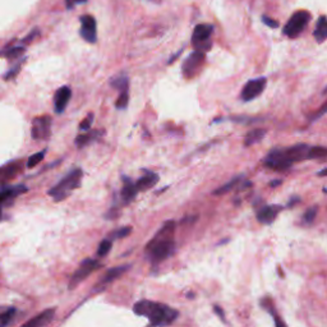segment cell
Segmentation results:
<instances>
[{
  "label": "cell",
  "mask_w": 327,
  "mask_h": 327,
  "mask_svg": "<svg viewBox=\"0 0 327 327\" xmlns=\"http://www.w3.org/2000/svg\"><path fill=\"white\" fill-rule=\"evenodd\" d=\"M175 221L169 220L162 224L150 242L147 243L144 253L152 265H159L170 258L175 252Z\"/></svg>",
  "instance_id": "cell-1"
},
{
  "label": "cell",
  "mask_w": 327,
  "mask_h": 327,
  "mask_svg": "<svg viewBox=\"0 0 327 327\" xmlns=\"http://www.w3.org/2000/svg\"><path fill=\"white\" fill-rule=\"evenodd\" d=\"M133 311L136 315L148 320V327H168L174 324L179 317V312L173 307L147 299L136 303Z\"/></svg>",
  "instance_id": "cell-2"
},
{
  "label": "cell",
  "mask_w": 327,
  "mask_h": 327,
  "mask_svg": "<svg viewBox=\"0 0 327 327\" xmlns=\"http://www.w3.org/2000/svg\"><path fill=\"white\" fill-rule=\"evenodd\" d=\"M83 171L82 169H74V170L69 171L58 184L52 187L51 189L49 190V196L55 199L56 202L63 201L67 198L74 189L80 188L81 181H82Z\"/></svg>",
  "instance_id": "cell-3"
},
{
  "label": "cell",
  "mask_w": 327,
  "mask_h": 327,
  "mask_svg": "<svg viewBox=\"0 0 327 327\" xmlns=\"http://www.w3.org/2000/svg\"><path fill=\"white\" fill-rule=\"evenodd\" d=\"M311 21V13L308 10H298L290 17V19L284 26V34L290 39L298 37L306 30Z\"/></svg>",
  "instance_id": "cell-4"
},
{
  "label": "cell",
  "mask_w": 327,
  "mask_h": 327,
  "mask_svg": "<svg viewBox=\"0 0 327 327\" xmlns=\"http://www.w3.org/2000/svg\"><path fill=\"white\" fill-rule=\"evenodd\" d=\"M263 165L271 169V170L285 171L290 168L293 164H291L289 157H287L286 151L281 150V148H275V150L270 151L267 153V156L265 157V161H263Z\"/></svg>",
  "instance_id": "cell-5"
},
{
  "label": "cell",
  "mask_w": 327,
  "mask_h": 327,
  "mask_svg": "<svg viewBox=\"0 0 327 327\" xmlns=\"http://www.w3.org/2000/svg\"><path fill=\"white\" fill-rule=\"evenodd\" d=\"M214 34V26L208 23H202V25L196 26L192 35V45L194 47H198V51H202V49H210L211 44L208 43Z\"/></svg>",
  "instance_id": "cell-6"
},
{
  "label": "cell",
  "mask_w": 327,
  "mask_h": 327,
  "mask_svg": "<svg viewBox=\"0 0 327 327\" xmlns=\"http://www.w3.org/2000/svg\"><path fill=\"white\" fill-rule=\"evenodd\" d=\"M31 135H32V138L36 140V141H39V140H43V141L49 140L50 136H51V118L49 115L36 116L32 120Z\"/></svg>",
  "instance_id": "cell-7"
},
{
  "label": "cell",
  "mask_w": 327,
  "mask_h": 327,
  "mask_svg": "<svg viewBox=\"0 0 327 327\" xmlns=\"http://www.w3.org/2000/svg\"><path fill=\"white\" fill-rule=\"evenodd\" d=\"M101 267V263L97 260H92V258H87L81 263V266L76 270L73 275H72L71 282H69V289H73L77 285L80 284L81 281L86 280L89 278L90 274L96 271L97 269Z\"/></svg>",
  "instance_id": "cell-8"
},
{
  "label": "cell",
  "mask_w": 327,
  "mask_h": 327,
  "mask_svg": "<svg viewBox=\"0 0 327 327\" xmlns=\"http://www.w3.org/2000/svg\"><path fill=\"white\" fill-rule=\"evenodd\" d=\"M266 85H267V80L265 77H258L256 80H251L249 82L245 83V86L243 87L240 97H242L243 101L254 100V98L258 97V96L265 91Z\"/></svg>",
  "instance_id": "cell-9"
},
{
  "label": "cell",
  "mask_w": 327,
  "mask_h": 327,
  "mask_svg": "<svg viewBox=\"0 0 327 327\" xmlns=\"http://www.w3.org/2000/svg\"><path fill=\"white\" fill-rule=\"evenodd\" d=\"M203 61H205V52L198 51V50L192 52L183 63V67H182L183 76L186 77V78H192V77H194V74L199 71V68L203 64Z\"/></svg>",
  "instance_id": "cell-10"
},
{
  "label": "cell",
  "mask_w": 327,
  "mask_h": 327,
  "mask_svg": "<svg viewBox=\"0 0 327 327\" xmlns=\"http://www.w3.org/2000/svg\"><path fill=\"white\" fill-rule=\"evenodd\" d=\"M81 31L80 34L85 41L90 44H95L97 40V26L96 19L90 14H85L81 17Z\"/></svg>",
  "instance_id": "cell-11"
},
{
  "label": "cell",
  "mask_w": 327,
  "mask_h": 327,
  "mask_svg": "<svg viewBox=\"0 0 327 327\" xmlns=\"http://www.w3.org/2000/svg\"><path fill=\"white\" fill-rule=\"evenodd\" d=\"M22 166L23 164L21 160H14V161H10L5 165L0 166V184H5L14 179L22 171Z\"/></svg>",
  "instance_id": "cell-12"
},
{
  "label": "cell",
  "mask_w": 327,
  "mask_h": 327,
  "mask_svg": "<svg viewBox=\"0 0 327 327\" xmlns=\"http://www.w3.org/2000/svg\"><path fill=\"white\" fill-rule=\"evenodd\" d=\"M281 211V206L279 205H266L257 210V220L261 224L270 225L276 220L279 212Z\"/></svg>",
  "instance_id": "cell-13"
},
{
  "label": "cell",
  "mask_w": 327,
  "mask_h": 327,
  "mask_svg": "<svg viewBox=\"0 0 327 327\" xmlns=\"http://www.w3.org/2000/svg\"><path fill=\"white\" fill-rule=\"evenodd\" d=\"M311 147L312 146H309V144L307 143H298L289 147V148H286L285 151H286V155L287 157H289V160H290V162L294 165L295 162H300L303 161V160H308Z\"/></svg>",
  "instance_id": "cell-14"
},
{
  "label": "cell",
  "mask_w": 327,
  "mask_h": 327,
  "mask_svg": "<svg viewBox=\"0 0 327 327\" xmlns=\"http://www.w3.org/2000/svg\"><path fill=\"white\" fill-rule=\"evenodd\" d=\"M72 97V90L68 86H63L58 91L55 92L54 96V110L56 114H61L65 110L68 102Z\"/></svg>",
  "instance_id": "cell-15"
},
{
  "label": "cell",
  "mask_w": 327,
  "mask_h": 327,
  "mask_svg": "<svg viewBox=\"0 0 327 327\" xmlns=\"http://www.w3.org/2000/svg\"><path fill=\"white\" fill-rule=\"evenodd\" d=\"M54 316H55V309L47 308L37 316H35L34 318L28 320L21 327H45L46 325L50 324L54 320Z\"/></svg>",
  "instance_id": "cell-16"
},
{
  "label": "cell",
  "mask_w": 327,
  "mask_h": 327,
  "mask_svg": "<svg viewBox=\"0 0 327 327\" xmlns=\"http://www.w3.org/2000/svg\"><path fill=\"white\" fill-rule=\"evenodd\" d=\"M159 182V175L153 171H144V174L142 175L137 182H136V188L138 192H144L147 189H151L152 187L156 186Z\"/></svg>",
  "instance_id": "cell-17"
},
{
  "label": "cell",
  "mask_w": 327,
  "mask_h": 327,
  "mask_svg": "<svg viewBox=\"0 0 327 327\" xmlns=\"http://www.w3.org/2000/svg\"><path fill=\"white\" fill-rule=\"evenodd\" d=\"M25 192H27V187L22 186V184L1 188V189H0V207H1V205L6 203V202L10 201V199H14L15 197Z\"/></svg>",
  "instance_id": "cell-18"
},
{
  "label": "cell",
  "mask_w": 327,
  "mask_h": 327,
  "mask_svg": "<svg viewBox=\"0 0 327 327\" xmlns=\"http://www.w3.org/2000/svg\"><path fill=\"white\" fill-rule=\"evenodd\" d=\"M123 188H122V201L124 205H129L133 199L137 196V188H136V184L127 177H123Z\"/></svg>",
  "instance_id": "cell-19"
},
{
  "label": "cell",
  "mask_w": 327,
  "mask_h": 327,
  "mask_svg": "<svg viewBox=\"0 0 327 327\" xmlns=\"http://www.w3.org/2000/svg\"><path fill=\"white\" fill-rule=\"evenodd\" d=\"M128 270H129V265H123V266L113 267V269H110L109 271L106 272V274H105L104 278H102V280H101V281L97 284V286H104V285L110 284V282H113L114 280H116L118 278H120V276H122L124 272L128 271Z\"/></svg>",
  "instance_id": "cell-20"
},
{
  "label": "cell",
  "mask_w": 327,
  "mask_h": 327,
  "mask_svg": "<svg viewBox=\"0 0 327 327\" xmlns=\"http://www.w3.org/2000/svg\"><path fill=\"white\" fill-rule=\"evenodd\" d=\"M26 51V47L23 45L13 46L10 44L4 47L3 50H0V56L1 58H6L8 60H15V59H21Z\"/></svg>",
  "instance_id": "cell-21"
},
{
  "label": "cell",
  "mask_w": 327,
  "mask_h": 327,
  "mask_svg": "<svg viewBox=\"0 0 327 327\" xmlns=\"http://www.w3.org/2000/svg\"><path fill=\"white\" fill-rule=\"evenodd\" d=\"M102 135H104V132L102 131H89L87 133L77 136L74 143H76L77 147L82 148V147L87 146V144H90L91 142H95L97 141V140H100Z\"/></svg>",
  "instance_id": "cell-22"
},
{
  "label": "cell",
  "mask_w": 327,
  "mask_h": 327,
  "mask_svg": "<svg viewBox=\"0 0 327 327\" xmlns=\"http://www.w3.org/2000/svg\"><path fill=\"white\" fill-rule=\"evenodd\" d=\"M267 131L263 128H257V129H252L245 135L244 137V146L249 147L253 146V144L258 143L263 140V137L266 136Z\"/></svg>",
  "instance_id": "cell-23"
},
{
  "label": "cell",
  "mask_w": 327,
  "mask_h": 327,
  "mask_svg": "<svg viewBox=\"0 0 327 327\" xmlns=\"http://www.w3.org/2000/svg\"><path fill=\"white\" fill-rule=\"evenodd\" d=\"M315 39L317 43H324L327 39V17L326 15H321L317 21V25L315 28Z\"/></svg>",
  "instance_id": "cell-24"
},
{
  "label": "cell",
  "mask_w": 327,
  "mask_h": 327,
  "mask_svg": "<svg viewBox=\"0 0 327 327\" xmlns=\"http://www.w3.org/2000/svg\"><path fill=\"white\" fill-rule=\"evenodd\" d=\"M110 85L119 92L127 91V90H129V78L126 74H119V76L111 78Z\"/></svg>",
  "instance_id": "cell-25"
},
{
  "label": "cell",
  "mask_w": 327,
  "mask_h": 327,
  "mask_svg": "<svg viewBox=\"0 0 327 327\" xmlns=\"http://www.w3.org/2000/svg\"><path fill=\"white\" fill-rule=\"evenodd\" d=\"M240 181H242V175L233 178L232 181H229L228 183L224 184V186L219 187V188H217V189L214 192V194H215V196H220V194H225V193L230 192L233 188H235V187L238 186L239 182H240Z\"/></svg>",
  "instance_id": "cell-26"
},
{
  "label": "cell",
  "mask_w": 327,
  "mask_h": 327,
  "mask_svg": "<svg viewBox=\"0 0 327 327\" xmlns=\"http://www.w3.org/2000/svg\"><path fill=\"white\" fill-rule=\"evenodd\" d=\"M325 157H327V148H326V147H320V146H315V147L312 146V147H311L308 160L325 159Z\"/></svg>",
  "instance_id": "cell-27"
},
{
  "label": "cell",
  "mask_w": 327,
  "mask_h": 327,
  "mask_svg": "<svg viewBox=\"0 0 327 327\" xmlns=\"http://www.w3.org/2000/svg\"><path fill=\"white\" fill-rule=\"evenodd\" d=\"M262 306L265 307V308H267V311H269V312L272 315L274 322H275V327H287L284 320H282V318L279 316V313L275 311V308H274V307H271V303H269L267 306H265V304H262Z\"/></svg>",
  "instance_id": "cell-28"
},
{
  "label": "cell",
  "mask_w": 327,
  "mask_h": 327,
  "mask_svg": "<svg viewBox=\"0 0 327 327\" xmlns=\"http://www.w3.org/2000/svg\"><path fill=\"white\" fill-rule=\"evenodd\" d=\"M128 102H129V90L119 92V97H118V100H116L115 102L116 109H119V110L126 109V107L128 106Z\"/></svg>",
  "instance_id": "cell-29"
},
{
  "label": "cell",
  "mask_w": 327,
  "mask_h": 327,
  "mask_svg": "<svg viewBox=\"0 0 327 327\" xmlns=\"http://www.w3.org/2000/svg\"><path fill=\"white\" fill-rule=\"evenodd\" d=\"M132 233V228L131 227H123L119 228V229H116L115 232H113L110 234V240L111 239H122L128 236L129 234Z\"/></svg>",
  "instance_id": "cell-30"
},
{
  "label": "cell",
  "mask_w": 327,
  "mask_h": 327,
  "mask_svg": "<svg viewBox=\"0 0 327 327\" xmlns=\"http://www.w3.org/2000/svg\"><path fill=\"white\" fill-rule=\"evenodd\" d=\"M318 212V207L317 206H313V207H309L304 215H303V221L306 224H312L315 221L316 216H317Z\"/></svg>",
  "instance_id": "cell-31"
},
{
  "label": "cell",
  "mask_w": 327,
  "mask_h": 327,
  "mask_svg": "<svg viewBox=\"0 0 327 327\" xmlns=\"http://www.w3.org/2000/svg\"><path fill=\"white\" fill-rule=\"evenodd\" d=\"M110 249H111V240L110 239H105V240H102V242L100 243V245H98L97 256L98 257L106 256V254L110 252Z\"/></svg>",
  "instance_id": "cell-32"
},
{
  "label": "cell",
  "mask_w": 327,
  "mask_h": 327,
  "mask_svg": "<svg viewBox=\"0 0 327 327\" xmlns=\"http://www.w3.org/2000/svg\"><path fill=\"white\" fill-rule=\"evenodd\" d=\"M44 156H45V151H43V152H37L35 153V155H32V156H30V159H28L27 161L28 168H35L39 162H41Z\"/></svg>",
  "instance_id": "cell-33"
},
{
  "label": "cell",
  "mask_w": 327,
  "mask_h": 327,
  "mask_svg": "<svg viewBox=\"0 0 327 327\" xmlns=\"http://www.w3.org/2000/svg\"><path fill=\"white\" fill-rule=\"evenodd\" d=\"M15 315V308H8L5 309L1 315H0V322H3V324H9V321L14 317Z\"/></svg>",
  "instance_id": "cell-34"
},
{
  "label": "cell",
  "mask_w": 327,
  "mask_h": 327,
  "mask_svg": "<svg viewBox=\"0 0 327 327\" xmlns=\"http://www.w3.org/2000/svg\"><path fill=\"white\" fill-rule=\"evenodd\" d=\"M22 64H23V60L18 61V64L15 65L14 68H12V69H9V71H8V73L4 76V80L9 81V80H13V78H15V77H17V74H18V72L21 71Z\"/></svg>",
  "instance_id": "cell-35"
},
{
  "label": "cell",
  "mask_w": 327,
  "mask_h": 327,
  "mask_svg": "<svg viewBox=\"0 0 327 327\" xmlns=\"http://www.w3.org/2000/svg\"><path fill=\"white\" fill-rule=\"evenodd\" d=\"M92 123H93V114H89L87 118L80 124V129L81 131H90L92 127Z\"/></svg>",
  "instance_id": "cell-36"
},
{
  "label": "cell",
  "mask_w": 327,
  "mask_h": 327,
  "mask_svg": "<svg viewBox=\"0 0 327 327\" xmlns=\"http://www.w3.org/2000/svg\"><path fill=\"white\" fill-rule=\"evenodd\" d=\"M39 35H40V31H39V30L32 31L30 35H27V37H25V39L22 40V44H23V46L27 45V44H30V43H32V41H34L35 39L39 36Z\"/></svg>",
  "instance_id": "cell-37"
},
{
  "label": "cell",
  "mask_w": 327,
  "mask_h": 327,
  "mask_svg": "<svg viewBox=\"0 0 327 327\" xmlns=\"http://www.w3.org/2000/svg\"><path fill=\"white\" fill-rule=\"evenodd\" d=\"M262 21H263V23H265V25L269 26V27H271V28H278L279 27V22L275 21V19L270 18V17H267V15H263Z\"/></svg>",
  "instance_id": "cell-38"
},
{
  "label": "cell",
  "mask_w": 327,
  "mask_h": 327,
  "mask_svg": "<svg viewBox=\"0 0 327 327\" xmlns=\"http://www.w3.org/2000/svg\"><path fill=\"white\" fill-rule=\"evenodd\" d=\"M87 0H65V6H67V9H72L78 4H83L86 3Z\"/></svg>",
  "instance_id": "cell-39"
},
{
  "label": "cell",
  "mask_w": 327,
  "mask_h": 327,
  "mask_svg": "<svg viewBox=\"0 0 327 327\" xmlns=\"http://www.w3.org/2000/svg\"><path fill=\"white\" fill-rule=\"evenodd\" d=\"M214 311L217 313V315L220 316V318H221V320H223V321H225V315H224L223 309H221L220 307H219V306H215V307H214Z\"/></svg>",
  "instance_id": "cell-40"
},
{
  "label": "cell",
  "mask_w": 327,
  "mask_h": 327,
  "mask_svg": "<svg viewBox=\"0 0 327 327\" xmlns=\"http://www.w3.org/2000/svg\"><path fill=\"white\" fill-rule=\"evenodd\" d=\"M318 175H320V177H327V168L324 169L322 171H320V173H318Z\"/></svg>",
  "instance_id": "cell-41"
},
{
  "label": "cell",
  "mask_w": 327,
  "mask_h": 327,
  "mask_svg": "<svg viewBox=\"0 0 327 327\" xmlns=\"http://www.w3.org/2000/svg\"><path fill=\"white\" fill-rule=\"evenodd\" d=\"M280 183H281V182H280V181H279V182H274V183H271V186L272 187H275V186H278V184H280Z\"/></svg>",
  "instance_id": "cell-42"
},
{
  "label": "cell",
  "mask_w": 327,
  "mask_h": 327,
  "mask_svg": "<svg viewBox=\"0 0 327 327\" xmlns=\"http://www.w3.org/2000/svg\"><path fill=\"white\" fill-rule=\"evenodd\" d=\"M6 324H3V322H0V327H5Z\"/></svg>",
  "instance_id": "cell-43"
},
{
  "label": "cell",
  "mask_w": 327,
  "mask_h": 327,
  "mask_svg": "<svg viewBox=\"0 0 327 327\" xmlns=\"http://www.w3.org/2000/svg\"><path fill=\"white\" fill-rule=\"evenodd\" d=\"M0 219H1V207H0Z\"/></svg>",
  "instance_id": "cell-44"
}]
</instances>
